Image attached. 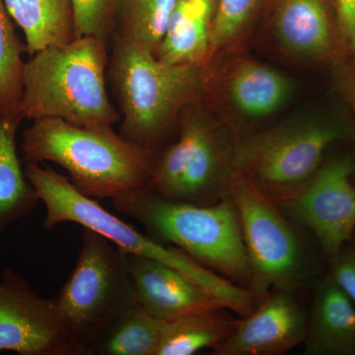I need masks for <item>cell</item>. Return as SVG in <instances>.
Instances as JSON below:
<instances>
[{
	"mask_svg": "<svg viewBox=\"0 0 355 355\" xmlns=\"http://www.w3.org/2000/svg\"><path fill=\"white\" fill-rule=\"evenodd\" d=\"M21 150L26 163L60 165L79 193L97 200L148 187L156 155L111 125L80 127L53 118L33 121L23 132Z\"/></svg>",
	"mask_w": 355,
	"mask_h": 355,
	"instance_id": "obj_2",
	"label": "cell"
},
{
	"mask_svg": "<svg viewBox=\"0 0 355 355\" xmlns=\"http://www.w3.org/2000/svg\"><path fill=\"white\" fill-rule=\"evenodd\" d=\"M214 12L205 0H178L155 58L173 65L205 64Z\"/></svg>",
	"mask_w": 355,
	"mask_h": 355,
	"instance_id": "obj_17",
	"label": "cell"
},
{
	"mask_svg": "<svg viewBox=\"0 0 355 355\" xmlns=\"http://www.w3.org/2000/svg\"><path fill=\"white\" fill-rule=\"evenodd\" d=\"M226 65L220 76L203 64V91L221 87L226 102L245 119L268 118L282 109L291 98V80L279 70L245 57Z\"/></svg>",
	"mask_w": 355,
	"mask_h": 355,
	"instance_id": "obj_15",
	"label": "cell"
},
{
	"mask_svg": "<svg viewBox=\"0 0 355 355\" xmlns=\"http://www.w3.org/2000/svg\"><path fill=\"white\" fill-rule=\"evenodd\" d=\"M128 254L108 238L84 228L76 266L53 297L79 355H87L123 313L139 304Z\"/></svg>",
	"mask_w": 355,
	"mask_h": 355,
	"instance_id": "obj_6",
	"label": "cell"
},
{
	"mask_svg": "<svg viewBox=\"0 0 355 355\" xmlns=\"http://www.w3.org/2000/svg\"><path fill=\"white\" fill-rule=\"evenodd\" d=\"M177 1L118 0L112 37L139 44L154 55L164 36Z\"/></svg>",
	"mask_w": 355,
	"mask_h": 355,
	"instance_id": "obj_22",
	"label": "cell"
},
{
	"mask_svg": "<svg viewBox=\"0 0 355 355\" xmlns=\"http://www.w3.org/2000/svg\"><path fill=\"white\" fill-rule=\"evenodd\" d=\"M308 319L289 291H275L238 321L216 355H277L304 343Z\"/></svg>",
	"mask_w": 355,
	"mask_h": 355,
	"instance_id": "obj_13",
	"label": "cell"
},
{
	"mask_svg": "<svg viewBox=\"0 0 355 355\" xmlns=\"http://www.w3.org/2000/svg\"><path fill=\"white\" fill-rule=\"evenodd\" d=\"M0 352L79 355L53 298L40 296L12 268L0 279Z\"/></svg>",
	"mask_w": 355,
	"mask_h": 355,
	"instance_id": "obj_11",
	"label": "cell"
},
{
	"mask_svg": "<svg viewBox=\"0 0 355 355\" xmlns=\"http://www.w3.org/2000/svg\"><path fill=\"white\" fill-rule=\"evenodd\" d=\"M237 139L202 101L184 108L174 139L157 151L148 188L176 202L207 205L228 197Z\"/></svg>",
	"mask_w": 355,
	"mask_h": 355,
	"instance_id": "obj_5",
	"label": "cell"
},
{
	"mask_svg": "<svg viewBox=\"0 0 355 355\" xmlns=\"http://www.w3.org/2000/svg\"><path fill=\"white\" fill-rule=\"evenodd\" d=\"M107 42L93 36L46 46L23 69V93L16 116L21 121L60 119L80 127L121 120L107 91Z\"/></svg>",
	"mask_w": 355,
	"mask_h": 355,
	"instance_id": "obj_3",
	"label": "cell"
},
{
	"mask_svg": "<svg viewBox=\"0 0 355 355\" xmlns=\"http://www.w3.org/2000/svg\"><path fill=\"white\" fill-rule=\"evenodd\" d=\"M345 137L340 125L324 121L284 123L237 140L234 168L272 200H286L322 165L327 149Z\"/></svg>",
	"mask_w": 355,
	"mask_h": 355,
	"instance_id": "obj_8",
	"label": "cell"
},
{
	"mask_svg": "<svg viewBox=\"0 0 355 355\" xmlns=\"http://www.w3.org/2000/svg\"><path fill=\"white\" fill-rule=\"evenodd\" d=\"M26 43L16 33L4 0H0V116L15 114L23 93Z\"/></svg>",
	"mask_w": 355,
	"mask_h": 355,
	"instance_id": "obj_24",
	"label": "cell"
},
{
	"mask_svg": "<svg viewBox=\"0 0 355 355\" xmlns=\"http://www.w3.org/2000/svg\"><path fill=\"white\" fill-rule=\"evenodd\" d=\"M268 1L219 0L210 27L209 60L228 53L245 41L260 25Z\"/></svg>",
	"mask_w": 355,
	"mask_h": 355,
	"instance_id": "obj_23",
	"label": "cell"
},
{
	"mask_svg": "<svg viewBox=\"0 0 355 355\" xmlns=\"http://www.w3.org/2000/svg\"><path fill=\"white\" fill-rule=\"evenodd\" d=\"M238 321L221 310L205 311L165 321L156 355H191L216 349L231 336Z\"/></svg>",
	"mask_w": 355,
	"mask_h": 355,
	"instance_id": "obj_20",
	"label": "cell"
},
{
	"mask_svg": "<svg viewBox=\"0 0 355 355\" xmlns=\"http://www.w3.org/2000/svg\"><path fill=\"white\" fill-rule=\"evenodd\" d=\"M114 209L141 224L154 239L170 243L229 280L252 284L241 222L230 197L212 205L176 202L148 187L111 198Z\"/></svg>",
	"mask_w": 355,
	"mask_h": 355,
	"instance_id": "obj_4",
	"label": "cell"
},
{
	"mask_svg": "<svg viewBox=\"0 0 355 355\" xmlns=\"http://www.w3.org/2000/svg\"><path fill=\"white\" fill-rule=\"evenodd\" d=\"M21 121L16 114L0 116V238L40 202L18 156L16 132Z\"/></svg>",
	"mask_w": 355,
	"mask_h": 355,
	"instance_id": "obj_18",
	"label": "cell"
},
{
	"mask_svg": "<svg viewBox=\"0 0 355 355\" xmlns=\"http://www.w3.org/2000/svg\"><path fill=\"white\" fill-rule=\"evenodd\" d=\"M345 87H347V95L349 98L350 106H352V111H354L355 121V74L347 80Z\"/></svg>",
	"mask_w": 355,
	"mask_h": 355,
	"instance_id": "obj_28",
	"label": "cell"
},
{
	"mask_svg": "<svg viewBox=\"0 0 355 355\" xmlns=\"http://www.w3.org/2000/svg\"><path fill=\"white\" fill-rule=\"evenodd\" d=\"M137 302L163 321L205 311L223 310L220 300L181 272L160 261L128 254Z\"/></svg>",
	"mask_w": 355,
	"mask_h": 355,
	"instance_id": "obj_14",
	"label": "cell"
},
{
	"mask_svg": "<svg viewBox=\"0 0 355 355\" xmlns=\"http://www.w3.org/2000/svg\"><path fill=\"white\" fill-rule=\"evenodd\" d=\"M107 81L120 110V135L154 153L174 139L184 108L203 99V64H168L112 37Z\"/></svg>",
	"mask_w": 355,
	"mask_h": 355,
	"instance_id": "obj_1",
	"label": "cell"
},
{
	"mask_svg": "<svg viewBox=\"0 0 355 355\" xmlns=\"http://www.w3.org/2000/svg\"><path fill=\"white\" fill-rule=\"evenodd\" d=\"M25 173L46 209L44 230L72 222L100 233L128 254L171 266L217 298H225L230 292L231 284L225 277L200 265L182 250L166 246L165 243L137 230L103 207L97 200L79 193L69 178L49 166L26 163Z\"/></svg>",
	"mask_w": 355,
	"mask_h": 355,
	"instance_id": "obj_7",
	"label": "cell"
},
{
	"mask_svg": "<svg viewBox=\"0 0 355 355\" xmlns=\"http://www.w3.org/2000/svg\"><path fill=\"white\" fill-rule=\"evenodd\" d=\"M164 323L139 304L132 306L93 343L87 355H156Z\"/></svg>",
	"mask_w": 355,
	"mask_h": 355,
	"instance_id": "obj_21",
	"label": "cell"
},
{
	"mask_svg": "<svg viewBox=\"0 0 355 355\" xmlns=\"http://www.w3.org/2000/svg\"><path fill=\"white\" fill-rule=\"evenodd\" d=\"M205 1H207V3H209L210 6L214 7V9L217 8V6H218L219 0H205Z\"/></svg>",
	"mask_w": 355,
	"mask_h": 355,
	"instance_id": "obj_29",
	"label": "cell"
},
{
	"mask_svg": "<svg viewBox=\"0 0 355 355\" xmlns=\"http://www.w3.org/2000/svg\"><path fill=\"white\" fill-rule=\"evenodd\" d=\"M303 343L306 355H355V305L331 277L317 286Z\"/></svg>",
	"mask_w": 355,
	"mask_h": 355,
	"instance_id": "obj_16",
	"label": "cell"
},
{
	"mask_svg": "<svg viewBox=\"0 0 355 355\" xmlns=\"http://www.w3.org/2000/svg\"><path fill=\"white\" fill-rule=\"evenodd\" d=\"M354 169L350 156L331 159L300 190L282 200L314 233L331 260L343 251L355 231Z\"/></svg>",
	"mask_w": 355,
	"mask_h": 355,
	"instance_id": "obj_12",
	"label": "cell"
},
{
	"mask_svg": "<svg viewBox=\"0 0 355 355\" xmlns=\"http://www.w3.org/2000/svg\"><path fill=\"white\" fill-rule=\"evenodd\" d=\"M76 38L93 36L110 42L118 0H70Z\"/></svg>",
	"mask_w": 355,
	"mask_h": 355,
	"instance_id": "obj_25",
	"label": "cell"
},
{
	"mask_svg": "<svg viewBox=\"0 0 355 355\" xmlns=\"http://www.w3.org/2000/svg\"><path fill=\"white\" fill-rule=\"evenodd\" d=\"M331 261V279L355 305V252L342 251Z\"/></svg>",
	"mask_w": 355,
	"mask_h": 355,
	"instance_id": "obj_26",
	"label": "cell"
},
{
	"mask_svg": "<svg viewBox=\"0 0 355 355\" xmlns=\"http://www.w3.org/2000/svg\"><path fill=\"white\" fill-rule=\"evenodd\" d=\"M229 197L241 222L252 270L250 289L259 297L270 288L292 291L302 277L304 258L291 224L272 198L236 171Z\"/></svg>",
	"mask_w": 355,
	"mask_h": 355,
	"instance_id": "obj_9",
	"label": "cell"
},
{
	"mask_svg": "<svg viewBox=\"0 0 355 355\" xmlns=\"http://www.w3.org/2000/svg\"><path fill=\"white\" fill-rule=\"evenodd\" d=\"M4 3L24 33L30 55L76 39L70 0H4Z\"/></svg>",
	"mask_w": 355,
	"mask_h": 355,
	"instance_id": "obj_19",
	"label": "cell"
},
{
	"mask_svg": "<svg viewBox=\"0 0 355 355\" xmlns=\"http://www.w3.org/2000/svg\"><path fill=\"white\" fill-rule=\"evenodd\" d=\"M259 26L294 62L338 65L352 58L336 0H270Z\"/></svg>",
	"mask_w": 355,
	"mask_h": 355,
	"instance_id": "obj_10",
	"label": "cell"
},
{
	"mask_svg": "<svg viewBox=\"0 0 355 355\" xmlns=\"http://www.w3.org/2000/svg\"><path fill=\"white\" fill-rule=\"evenodd\" d=\"M343 34L355 62V0H336Z\"/></svg>",
	"mask_w": 355,
	"mask_h": 355,
	"instance_id": "obj_27",
	"label": "cell"
}]
</instances>
